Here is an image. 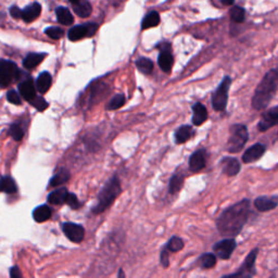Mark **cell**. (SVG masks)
<instances>
[{"label": "cell", "mask_w": 278, "mask_h": 278, "mask_svg": "<svg viewBox=\"0 0 278 278\" xmlns=\"http://www.w3.org/2000/svg\"><path fill=\"white\" fill-rule=\"evenodd\" d=\"M251 214V201L243 199L228 206L217 220L219 233L226 238H235L241 233Z\"/></svg>", "instance_id": "6da1fadb"}, {"label": "cell", "mask_w": 278, "mask_h": 278, "mask_svg": "<svg viewBox=\"0 0 278 278\" xmlns=\"http://www.w3.org/2000/svg\"><path fill=\"white\" fill-rule=\"evenodd\" d=\"M278 88V70L272 69L262 78L260 84L257 86L252 97V108L254 110H264L272 99Z\"/></svg>", "instance_id": "7a4b0ae2"}, {"label": "cell", "mask_w": 278, "mask_h": 278, "mask_svg": "<svg viewBox=\"0 0 278 278\" xmlns=\"http://www.w3.org/2000/svg\"><path fill=\"white\" fill-rule=\"evenodd\" d=\"M122 192L121 182L117 176L111 177L98 195V203L94 206L92 213L100 214L109 209Z\"/></svg>", "instance_id": "3957f363"}, {"label": "cell", "mask_w": 278, "mask_h": 278, "mask_svg": "<svg viewBox=\"0 0 278 278\" xmlns=\"http://www.w3.org/2000/svg\"><path fill=\"white\" fill-rule=\"evenodd\" d=\"M229 139L226 145V150L230 153H237L247 144L249 133L247 126L243 124H234L229 129Z\"/></svg>", "instance_id": "277c9868"}, {"label": "cell", "mask_w": 278, "mask_h": 278, "mask_svg": "<svg viewBox=\"0 0 278 278\" xmlns=\"http://www.w3.org/2000/svg\"><path fill=\"white\" fill-rule=\"evenodd\" d=\"M258 256H259V248L252 249L248 253V256L244 258L242 264L236 272L224 275L221 278H253L257 275L256 262H257Z\"/></svg>", "instance_id": "5b68a950"}, {"label": "cell", "mask_w": 278, "mask_h": 278, "mask_svg": "<svg viewBox=\"0 0 278 278\" xmlns=\"http://www.w3.org/2000/svg\"><path fill=\"white\" fill-rule=\"evenodd\" d=\"M230 85H232V78L229 76H225L223 81L219 85L218 89L213 92L212 107L217 112H223V111L226 110Z\"/></svg>", "instance_id": "8992f818"}, {"label": "cell", "mask_w": 278, "mask_h": 278, "mask_svg": "<svg viewBox=\"0 0 278 278\" xmlns=\"http://www.w3.org/2000/svg\"><path fill=\"white\" fill-rule=\"evenodd\" d=\"M20 71L13 61L0 59V88L9 86L19 77Z\"/></svg>", "instance_id": "52a82bcc"}, {"label": "cell", "mask_w": 278, "mask_h": 278, "mask_svg": "<svg viewBox=\"0 0 278 278\" xmlns=\"http://www.w3.org/2000/svg\"><path fill=\"white\" fill-rule=\"evenodd\" d=\"M157 47L160 48V54L158 57V65L164 73L170 74L174 66V57L171 51V44L160 43Z\"/></svg>", "instance_id": "ba28073f"}, {"label": "cell", "mask_w": 278, "mask_h": 278, "mask_svg": "<svg viewBox=\"0 0 278 278\" xmlns=\"http://www.w3.org/2000/svg\"><path fill=\"white\" fill-rule=\"evenodd\" d=\"M236 247L237 242L234 238H225V239L218 241L213 245V253L215 254L218 259L226 261L233 256Z\"/></svg>", "instance_id": "9c48e42d"}, {"label": "cell", "mask_w": 278, "mask_h": 278, "mask_svg": "<svg viewBox=\"0 0 278 278\" xmlns=\"http://www.w3.org/2000/svg\"><path fill=\"white\" fill-rule=\"evenodd\" d=\"M98 30V24L96 23H87V24L77 25L71 28L68 33V38L71 42H76L85 37H92Z\"/></svg>", "instance_id": "30bf717a"}, {"label": "cell", "mask_w": 278, "mask_h": 278, "mask_svg": "<svg viewBox=\"0 0 278 278\" xmlns=\"http://www.w3.org/2000/svg\"><path fill=\"white\" fill-rule=\"evenodd\" d=\"M278 124V106L269 109L262 114L258 129L260 132H266Z\"/></svg>", "instance_id": "8fae6325"}, {"label": "cell", "mask_w": 278, "mask_h": 278, "mask_svg": "<svg viewBox=\"0 0 278 278\" xmlns=\"http://www.w3.org/2000/svg\"><path fill=\"white\" fill-rule=\"evenodd\" d=\"M63 233L72 242L79 243L82 242L85 237V229L83 226L74 223H65L63 224Z\"/></svg>", "instance_id": "7c38bea8"}, {"label": "cell", "mask_w": 278, "mask_h": 278, "mask_svg": "<svg viewBox=\"0 0 278 278\" xmlns=\"http://www.w3.org/2000/svg\"><path fill=\"white\" fill-rule=\"evenodd\" d=\"M208 152L205 149H199L195 151L189 159V170L193 173H198L205 168Z\"/></svg>", "instance_id": "4fadbf2b"}, {"label": "cell", "mask_w": 278, "mask_h": 278, "mask_svg": "<svg viewBox=\"0 0 278 278\" xmlns=\"http://www.w3.org/2000/svg\"><path fill=\"white\" fill-rule=\"evenodd\" d=\"M266 151V147L263 144H256L251 146L249 149L245 150V152L242 156L243 163H253L263 157Z\"/></svg>", "instance_id": "5bb4252c"}, {"label": "cell", "mask_w": 278, "mask_h": 278, "mask_svg": "<svg viewBox=\"0 0 278 278\" xmlns=\"http://www.w3.org/2000/svg\"><path fill=\"white\" fill-rule=\"evenodd\" d=\"M221 166L222 171H223V173L226 174L227 176H236L241 170V165L239 161L232 157H224L222 159Z\"/></svg>", "instance_id": "9a60e30c"}, {"label": "cell", "mask_w": 278, "mask_h": 278, "mask_svg": "<svg viewBox=\"0 0 278 278\" xmlns=\"http://www.w3.org/2000/svg\"><path fill=\"white\" fill-rule=\"evenodd\" d=\"M278 198L275 197H258L254 200V206L259 212H268L277 208Z\"/></svg>", "instance_id": "2e32d148"}, {"label": "cell", "mask_w": 278, "mask_h": 278, "mask_svg": "<svg viewBox=\"0 0 278 278\" xmlns=\"http://www.w3.org/2000/svg\"><path fill=\"white\" fill-rule=\"evenodd\" d=\"M209 114L208 110L200 102H196L193 105V124L196 126L202 125L206 120H208Z\"/></svg>", "instance_id": "e0dca14e"}, {"label": "cell", "mask_w": 278, "mask_h": 278, "mask_svg": "<svg viewBox=\"0 0 278 278\" xmlns=\"http://www.w3.org/2000/svg\"><path fill=\"white\" fill-rule=\"evenodd\" d=\"M42 13V6L38 3H33L26 6L24 9L22 10V18L26 23H30L35 21Z\"/></svg>", "instance_id": "ac0fdd59"}, {"label": "cell", "mask_w": 278, "mask_h": 278, "mask_svg": "<svg viewBox=\"0 0 278 278\" xmlns=\"http://www.w3.org/2000/svg\"><path fill=\"white\" fill-rule=\"evenodd\" d=\"M19 91L21 94V96L29 102L36 98L35 85L30 78L25 79V81H23L19 84Z\"/></svg>", "instance_id": "d6986e66"}, {"label": "cell", "mask_w": 278, "mask_h": 278, "mask_svg": "<svg viewBox=\"0 0 278 278\" xmlns=\"http://www.w3.org/2000/svg\"><path fill=\"white\" fill-rule=\"evenodd\" d=\"M71 5L73 7L74 12L79 18H88L92 12V7L90 3L84 2V0H77V2H71Z\"/></svg>", "instance_id": "ffe728a7"}, {"label": "cell", "mask_w": 278, "mask_h": 278, "mask_svg": "<svg viewBox=\"0 0 278 278\" xmlns=\"http://www.w3.org/2000/svg\"><path fill=\"white\" fill-rule=\"evenodd\" d=\"M195 132L190 125H181L175 132V142L177 145H181L194 137Z\"/></svg>", "instance_id": "44dd1931"}, {"label": "cell", "mask_w": 278, "mask_h": 278, "mask_svg": "<svg viewBox=\"0 0 278 278\" xmlns=\"http://www.w3.org/2000/svg\"><path fill=\"white\" fill-rule=\"evenodd\" d=\"M47 57V53H38V52H30L23 60V67L26 70H32L36 68L42 63V61Z\"/></svg>", "instance_id": "7402d4cb"}, {"label": "cell", "mask_w": 278, "mask_h": 278, "mask_svg": "<svg viewBox=\"0 0 278 278\" xmlns=\"http://www.w3.org/2000/svg\"><path fill=\"white\" fill-rule=\"evenodd\" d=\"M218 258L214 253H203L197 261V265L202 269H211L217 265Z\"/></svg>", "instance_id": "603a6c76"}, {"label": "cell", "mask_w": 278, "mask_h": 278, "mask_svg": "<svg viewBox=\"0 0 278 278\" xmlns=\"http://www.w3.org/2000/svg\"><path fill=\"white\" fill-rule=\"evenodd\" d=\"M55 15H57V20L62 25H71L73 24L74 18L71 11L66 7H58L55 9Z\"/></svg>", "instance_id": "cb8c5ba5"}, {"label": "cell", "mask_w": 278, "mask_h": 278, "mask_svg": "<svg viewBox=\"0 0 278 278\" xmlns=\"http://www.w3.org/2000/svg\"><path fill=\"white\" fill-rule=\"evenodd\" d=\"M160 22H161V19H160V14H159V12L158 11H150L149 13L146 14L144 20L141 21V28L148 29V28L157 27L159 24H160Z\"/></svg>", "instance_id": "d4e9b609"}, {"label": "cell", "mask_w": 278, "mask_h": 278, "mask_svg": "<svg viewBox=\"0 0 278 278\" xmlns=\"http://www.w3.org/2000/svg\"><path fill=\"white\" fill-rule=\"evenodd\" d=\"M185 176L181 173H176L171 177L169 182V193L171 195H176L180 192V189L184 186Z\"/></svg>", "instance_id": "484cf974"}, {"label": "cell", "mask_w": 278, "mask_h": 278, "mask_svg": "<svg viewBox=\"0 0 278 278\" xmlns=\"http://www.w3.org/2000/svg\"><path fill=\"white\" fill-rule=\"evenodd\" d=\"M52 82V77L49 72H44L38 76L36 79V89L41 92L45 94L47 90L50 88Z\"/></svg>", "instance_id": "4316f807"}, {"label": "cell", "mask_w": 278, "mask_h": 278, "mask_svg": "<svg viewBox=\"0 0 278 278\" xmlns=\"http://www.w3.org/2000/svg\"><path fill=\"white\" fill-rule=\"evenodd\" d=\"M0 192L5 194L13 195L18 192V186L10 176H4L0 178Z\"/></svg>", "instance_id": "83f0119b"}, {"label": "cell", "mask_w": 278, "mask_h": 278, "mask_svg": "<svg viewBox=\"0 0 278 278\" xmlns=\"http://www.w3.org/2000/svg\"><path fill=\"white\" fill-rule=\"evenodd\" d=\"M51 209L48 205H39L33 212V218L37 223H43V222L48 221L51 217Z\"/></svg>", "instance_id": "f1b7e54d"}, {"label": "cell", "mask_w": 278, "mask_h": 278, "mask_svg": "<svg viewBox=\"0 0 278 278\" xmlns=\"http://www.w3.org/2000/svg\"><path fill=\"white\" fill-rule=\"evenodd\" d=\"M68 195H69V193H68L67 188L57 189L48 196V202L51 204H55V205L66 203V199H67Z\"/></svg>", "instance_id": "f546056e"}, {"label": "cell", "mask_w": 278, "mask_h": 278, "mask_svg": "<svg viewBox=\"0 0 278 278\" xmlns=\"http://www.w3.org/2000/svg\"><path fill=\"white\" fill-rule=\"evenodd\" d=\"M185 247V242L178 236H173L170 238V240L164 245V248L170 253H176L181 251Z\"/></svg>", "instance_id": "4dcf8cb0"}, {"label": "cell", "mask_w": 278, "mask_h": 278, "mask_svg": "<svg viewBox=\"0 0 278 278\" xmlns=\"http://www.w3.org/2000/svg\"><path fill=\"white\" fill-rule=\"evenodd\" d=\"M136 68L139 70V72L145 75H149L153 71V62L148 58H138L135 62Z\"/></svg>", "instance_id": "1f68e13d"}, {"label": "cell", "mask_w": 278, "mask_h": 278, "mask_svg": "<svg viewBox=\"0 0 278 278\" xmlns=\"http://www.w3.org/2000/svg\"><path fill=\"white\" fill-rule=\"evenodd\" d=\"M69 179H70V172L66 169H62L50 179V186L52 187L61 186L63 184H66Z\"/></svg>", "instance_id": "d6a6232c"}, {"label": "cell", "mask_w": 278, "mask_h": 278, "mask_svg": "<svg viewBox=\"0 0 278 278\" xmlns=\"http://www.w3.org/2000/svg\"><path fill=\"white\" fill-rule=\"evenodd\" d=\"M230 20L234 23H243L245 20V11L242 7L239 6H233L229 10Z\"/></svg>", "instance_id": "836d02e7"}, {"label": "cell", "mask_w": 278, "mask_h": 278, "mask_svg": "<svg viewBox=\"0 0 278 278\" xmlns=\"http://www.w3.org/2000/svg\"><path fill=\"white\" fill-rule=\"evenodd\" d=\"M108 91V86L106 84H96L91 87V92H90V99L91 102L100 100Z\"/></svg>", "instance_id": "e575fe53"}, {"label": "cell", "mask_w": 278, "mask_h": 278, "mask_svg": "<svg viewBox=\"0 0 278 278\" xmlns=\"http://www.w3.org/2000/svg\"><path fill=\"white\" fill-rule=\"evenodd\" d=\"M126 102V98L124 95H116L112 99H111L107 106V110L113 111V110H117L122 108Z\"/></svg>", "instance_id": "d590c367"}, {"label": "cell", "mask_w": 278, "mask_h": 278, "mask_svg": "<svg viewBox=\"0 0 278 278\" xmlns=\"http://www.w3.org/2000/svg\"><path fill=\"white\" fill-rule=\"evenodd\" d=\"M9 134H10V136H11L14 140H17V141L22 140V138L24 137V131H23V129L21 127V125L18 124V123L12 124V125L10 126Z\"/></svg>", "instance_id": "8d00e7d4"}, {"label": "cell", "mask_w": 278, "mask_h": 278, "mask_svg": "<svg viewBox=\"0 0 278 278\" xmlns=\"http://www.w3.org/2000/svg\"><path fill=\"white\" fill-rule=\"evenodd\" d=\"M45 34L47 36H49L52 39H55V41H58V39L62 38L63 35H65V30H63L61 27H48L45 29Z\"/></svg>", "instance_id": "74e56055"}, {"label": "cell", "mask_w": 278, "mask_h": 278, "mask_svg": "<svg viewBox=\"0 0 278 278\" xmlns=\"http://www.w3.org/2000/svg\"><path fill=\"white\" fill-rule=\"evenodd\" d=\"M30 105L36 108L38 111H44L48 108V102H47L42 96H36L35 99L30 101Z\"/></svg>", "instance_id": "f35d334b"}, {"label": "cell", "mask_w": 278, "mask_h": 278, "mask_svg": "<svg viewBox=\"0 0 278 278\" xmlns=\"http://www.w3.org/2000/svg\"><path fill=\"white\" fill-rule=\"evenodd\" d=\"M160 264L162 265L163 268L170 267V252L164 247L160 252Z\"/></svg>", "instance_id": "ab89813d"}, {"label": "cell", "mask_w": 278, "mask_h": 278, "mask_svg": "<svg viewBox=\"0 0 278 278\" xmlns=\"http://www.w3.org/2000/svg\"><path fill=\"white\" fill-rule=\"evenodd\" d=\"M66 203L70 205V208H72L73 210H76L81 206V203H79L75 194H69L66 199Z\"/></svg>", "instance_id": "60d3db41"}, {"label": "cell", "mask_w": 278, "mask_h": 278, "mask_svg": "<svg viewBox=\"0 0 278 278\" xmlns=\"http://www.w3.org/2000/svg\"><path fill=\"white\" fill-rule=\"evenodd\" d=\"M7 100L13 103V105L15 106H20L21 105V98L19 96V94L15 91V90H10V91H8L7 94Z\"/></svg>", "instance_id": "b9f144b4"}, {"label": "cell", "mask_w": 278, "mask_h": 278, "mask_svg": "<svg viewBox=\"0 0 278 278\" xmlns=\"http://www.w3.org/2000/svg\"><path fill=\"white\" fill-rule=\"evenodd\" d=\"M10 14L13 19H21L22 18V10L18 6H12L10 8Z\"/></svg>", "instance_id": "7bdbcfd3"}, {"label": "cell", "mask_w": 278, "mask_h": 278, "mask_svg": "<svg viewBox=\"0 0 278 278\" xmlns=\"http://www.w3.org/2000/svg\"><path fill=\"white\" fill-rule=\"evenodd\" d=\"M10 276L11 278H23L22 273L18 266H13L10 268Z\"/></svg>", "instance_id": "ee69618b"}, {"label": "cell", "mask_w": 278, "mask_h": 278, "mask_svg": "<svg viewBox=\"0 0 278 278\" xmlns=\"http://www.w3.org/2000/svg\"><path fill=\"white\" fill-rule=\"evenodd\" d=\"M117 278H126V275L124 273V271L122 268L118 269V274H117Z\"/></svg>", "instance_id": "f6af8a7d"}, {"label": "cell", "mask_w": 278, "mask_h": 278, "mask_svg": "<svg viewBox=\"0 0 278 278\" xmlns=\"http://www.w3.org/2000/svg\"><path fill=\"white\" fill-rule=\"evenodd\" d=\"M221 4L224 5V6H233L234 2L233 0H230V2H224V0H221Z\"/></svg>", "instance_id": "bcb514c9"}, {"label": "cell", "mask_w": 278, "mask_h": 278, "mask_svg": "<svg viewBox=\"0 0 278 278\" xmlns=\"http://www.w3.org/2000/svg\"><path fill=\"white\" fill-rule=\"evenodd\" d=\"M268 278H276V277H275V276L273 275V276H271V277H268Z\"/></svg>", "instance_id": "7dc6e473"}]
</instances>
